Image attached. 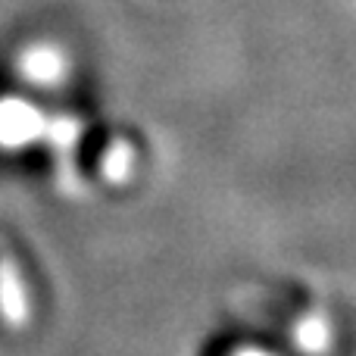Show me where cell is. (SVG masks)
Wrapping results in <instances>:
<instances>
[{
    "mask_svg": "<svg viewBox=\"0 0 356 356\" xmlns=\"http://www.w3.org/2000/svg\"><path fill=\"white\" fill-rule=\"evenodd\" d=\"M129 166H131V150L125 147V144H116V147L106 150V156H104V172H106V178L119 181V178L129 175Z\"/></svg>",
    "mask_w": 356,
    "mask_h": 356,
    "instance_id": "cell-5",
    "label": "cell"
},
{
    "mask_svg": "<svg viewBox=\"0 0 356 356\" xmlns=\"http://www.w3.org/2000/svg\"><path fill=\"white\" fill-rule=\"evenodd\" d=\"M79 135H81V122H75L72 116H60V119H47V141L54 144L56 150H60L63 156L69 154V150H75V144H79Z\"/></svg>",
    "mask_w": 356,
    "mask_h": 356,
    "instance_id": "cell-4",
    "label": "cell"
},
{
    "mask_svg": "<svg viewBox=\"0 0 356 356\" xmlns=\"http://www.w3.org/2000/svg\"><path fill=\"white\" fill-rule=\"evenodd\" d=\"M19 72L29 81H35V85H56L63 79V72H66V60H63V54L56 47L41 44V47L25 50V56L19 60Z\"/></svg>",
    "mask_w": 356,
    "mask_h": 356,
    "instance_id": "cell-2",
    "label": "cell"
},
{
    "mask_svg": "<svg viewBox=\"0 0 356 356\" xmlns=\"http://www.w3.org/2000/svg\"><path fill=\"white\" fill-rule=\"evenodd\" d=\"M0 313H3V319L10 322V325H22V322L29 319L25 284L13 263H0Z\"/></svg>",
    "mask_w": 356,
    "mask_h": 356,
    "instance_id": "cell-3",
    "label": "cell"
},
{
    "mask_svg": "<svg viewBox=\"0 0 356 356\" xmlns=\"http://www.w3.org/2000/svg\"><path fill=\"white\" fill-rule=\"evenodd\" d=\"M47 135V116L22 97L0 100V147L19 150Z\"/></svg>",
    "mask_w": 356,
    "mask_h": 356,
    "instance_id": "cell-1",
    "label": "cell"
}]
</instances>
